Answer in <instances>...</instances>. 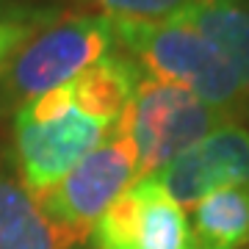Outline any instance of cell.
Listing matches in <instances>:
<instances>
[{"mask_svg":"<svg viewBox=\"0 0 249 249\" xmlns=\"http://www.w3.org/2000/svg\"><path fill=\"white\" fill-rule=\"evenodd\" d=\"M224 122L227 119L188 89L144 75L133 100L119 116L116 130L133 144L139 178H150Z\"/></svg>","mask_w":249,"mask_h":249,"instance_id":"obj_2","label":"cell"},{"mask_svg":"<svg viewBox=\"0 0 249 249\" xmlns=\"http://www.w3.org/2000/svg\"><path fill=\"white\" fill-rule=\"evenodd\" d=\"M114 42V19L108 14L64 19L14 58L9 70V89L28 100L58 89L108 55Z\"/></svg>","mask_w":249,"mask_h":249,"instance_id":"obj_4","label":"cell"},{"mask_svg":"<svg viewBox=\"0 0 249 249\" xmlns=\"http://www.w3.org/2000/svg\"><path fill=\"white\" fill-rule=\"evenodd\" d=\"M111 19L114 39L152 78L188 89L227 122L249 116V100L235 70L194 28L180 25L175 19Z\"/></svg>","mask_w":249,"mask_h":249,"instance_id":"obj_1","label":"cell"},{"mask_svg":"<svg viewBox=\"0 0 249 249\" xmlns=\"http://www.w3.org/2000/svg\"><path fill=\"white\" fill-rule=\"evenodd\" d=\"M100 6L108 17L119 19H144V22H163L188 9L194 0H78Z\"/></svg>","mask_w":249,"mask_h":249,"instance_id":"obj_12","label":"cell"},{"mask_svg":"<svg viewBox=\"0 0 249 249\" xmlns=\"http://www.w3.org/2000/svg\"><path fill=\"white\" fill-rule=\"evenodd\" d=\"M28 39V28L17 22H0V67Z\"/></svg>","mask_w":249,"mask_h":249,"instance_id":"obj_13","label":"cell"},{"mask_svg":"<svg viewBox=\"0 0 249 249\" xmlns=\"http://www.w3.org/2000/svg\"><path fill=\"white\" fill-rule=\"evenodd\" d=\"M78 241L50 222L19 183L0 175V249H70Z\"/></svg>","mask_w":249,"mask_h":249,"instance_id":"obj_9","label":"cell"},{"mask_svg":"<svg viewBox=\"0 0 249 249\" xmlns=\"http://www.w3.org/2000/svg\"><path fill=\"white\" fill-rule=\"evenodd\" d=\"M91 249H194L188 219L155 175L139 178L91 224Z\"/></svg>","mask_w":249,"mask_h":249,"instance_id":"obj_5","label":"cell"},{"mask_svg":"<svg viewBox=\"0 0 249 249\" xmlns=\"http://www.w3.org/2000/svg\"><path fill=\"white\" fill-rule=\"evenodd\" d=\"M133 180H139L136 150L127 136L114 127V133L97 150L80 158L53 188L34 194V199L50 222L83 241L89 238L91 224L106 213L108 205L116 202L124 188L133 186Z\"/></svg>","mask_w":249,"mask_h":249,"instance_id":"obj_3","label":"cell"},{"mask_svg":"<svg viewBox=\"0 0 249 249\" xmlns=\"http://www.w3.org/2000/svg\"><path fill=\"white\" fill-rule=\"evenodd\" d=\"M111 124L83 114L78 106L47 119H31L22 111L14 116V142L22 180L34 194L53 188L67 172L108 139Z\"/></svg>","mask_w":249,"mask_h":249,"instance_id":"obj_6","label":"cell"},{"mask_svg":"<svg viewBox=\"0 0 249 249\" xmlns=\"http://www.w3.org/2000/svg\"><path fill=\"white\" fill-rule=\"evenodd\" d=\"M194 249H241L249 244V186L211 191L194 205Z\"/></svg>","mask_w":249,"mask_h":249,"instance_id":"obj_11","label":"cell"},{"mask_svg":"<svg viewBox=\"0 0 249 249\" xmlns=\"http://www.w3.org/2000/svg\"><path fill=\"white\" fill-rule=\"evenodd\" d=\"M147 72L127 53H108L70 80L75 106L83 114L116 127Z\"/></svg>","mask_w":249,"mask_h":249,"instance_id":"obj_8","label":"cell"},{"mask_svg":"<svg viewBox=\"0 0 249 249\" xmlns=\"http://www.w3.org/2000/svg\"><path fill=\"white\" fill-rule=\"evenodd\" d=\"M194 3H238V0H194ZM191 3V6H194Z\"/></svg>","mask_w":249,"mask_h":249,"instance_id":"obj_14","label":"cell"},{"mask_svg":"<svg viewBox=\"0 0 249 249\" xmlns=\"http://www.w3.org/2000/svg\"><path fill=\"white\" fill-rule=\"evenodd\" d=\"M172 19L202 34L230 61L249 100V11L238 3H194Z\"/></svg>","mask_w":249,"mask_h":249,"instance_id":"obj_10","label":"cell"},{"mask_svg":"<svg viewBox=\"0 0 249 249\" xmlns=\"http://www.w3.org/2000/svg\"><path fill=\"white\" fill-rule=\"evenodd\" d=\"M155 178L180 208H194L219 188L249 186V130L238 122H224Z\"/></svg>","mask_w":249,"mask_h":249,"instance_id":"obj_7","label":"cell"}]
</instances>
